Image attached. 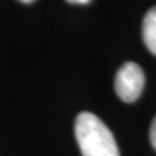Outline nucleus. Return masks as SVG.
I'll return each instance as SVG.
<instances>
[{
    "instance_id": "f257e3e1",
    "label": "nucleus",
    "mask_w": 156,
    "mask_h": 156,
    "mask_svg": "<svg viewBox=\"0 0 156 156\" xmlns=\"http://www.w3.org/2000/svg\"><path fill=\"white\" fill-rule=\"evenodd\" d=\"M75 137L83 156H120L110 129L93 113L83 112L77 116Z\"/></svg>"
},
{
    "instance_id": "f03ea898",
    "label": "nucleus",
    "mask_w": 156,
    "mask_h": 156,
    "mask_svg": "<svg viewBox=\"0 0 156 156\" xmlns=\"http://www.w3.org/2000/svg\"><path fill=\"white\" fill-rule=\"evenodd\" d=\"M145 87L143 69L136 62H126L117 71L114 80V90L120 100L124 103H133L140 97Z\"/></svg>"
},
{
    "instance_id": "7ed1b4c3",
    "label": "nucleus",
    "mask_w": 156,
    "mask_h": 156,
    "mask_svg": "<svg viewBox=\"0 0 156 156\" xmlns=\"http://www.w3.org/2000/svg\"><path fill=\"white\" fill-rule=\"evenodd\" d=\"M142 36L146 48L153 55H156V6L145 15L143 25H142Z\"/></svg>"
},
{
    "instance_id": "20e7f679",
    "label": "nucleus",
    "mask_w": 156,
    "mask_h": 156,
    "mask_svg": "<svg viewBox=\"0 0 156 156\" xmlns=\"http://www.w3.org/2000/svg\"><path fill=\"white\" fill-rule=\"evenodd\" d=\"M149 136H151V143H152V146H153V149L156 151V117L153 119V122H152L151 133H149Z\"/></svg>"
},
{
    "instance_id": "39448f33",
    "label": "nucleus",
    "mask_w": 156,
    "mask_h": 156,
    "mask_svg": "<svg viewBox=\"0 0 156 156\" xmlns=\"http://www.w3.org/2000/svg\"><path fill=\"white\" fill-rule=\"evenodd\" d=\"M68 3H73V5H87L91 0H67Z\"/></svg>"
},
{
    "instance_id": "423d86ee",
    "label": "nucleus",
    "mask_w": 156,
    "mask_h": 156,
    "mask_svg": "<svg viewBox=\"0 0 156 156\" xmlns=\"http://www.w3.org/2000/svg\"><path fill=\"white\" fill-rule=\"evenodd\" d=\"M19 2H22V3H32L34 0H19Z\"/></svg>"
}]
</instances>
